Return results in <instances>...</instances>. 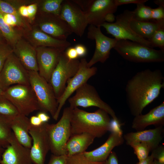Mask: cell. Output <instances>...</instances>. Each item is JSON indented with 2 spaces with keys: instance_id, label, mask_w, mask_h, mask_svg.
I'll list each match as a JSON object with an SVG mask.
<instances>
[{
  "instance_id": "cell-9",
  "label": "cell",
  "mask_w": 164,
  "mask_h": 164,
  "mask_svg": "<svg viewBox=\"0 0 164 164\" xmlns=\"http://www.w3.org/2000/svg\"><path fill=\"white\" fill-rule=\"evenodd\" d=\"M80 60H70L67 57L65 51L62 52L58 63L53 71L49 83L58 99L63 94L67 80L77 72Z\"/></svg>"
},
{
  "instance_id": "cell-39",
  "label": "cell",
  "mask_w": 164,
  "mask_h": 164,
  "mask_svg": "<svg viewBox=\"0 0 164 164\" xmlns=\"http://www.w3.org/2000/svg\"><path fill=\"white\" fill-rule=\"evenodd\" d=\"M151 20L159 21L164 20V8L162 7L152 9Z\"/></svg>"
},
{
  "instance_id": "cell-20",
  "label": "cell",
  "mask_w": 164,
  "mask_h": 164,
  "mask_svg": "<svg viewBox=\"0 0 164 164\" xmlns=\"http://www.w3.org/2000/svg\"><path fill=\"white\" fill-rule=\"evenodd\" d=\"M163 126H161L154 129L129 132L123 137L127 145L134 142L144 143L152 151L159 145L163 139Z\"/></svg>"
},
{
  "instance_id": "cell-40",
  "label": "cell",
  "mask_w": 164,
  "mask_h": 164,
  "mask_svg": "<svg viewBox=\"0 0 164 164\" xmlns=\"http://www.w3.org/2000/svg\"><path fill=\"white\" fill-rule=\"evenodd\" d=\"M67 155H56L52 154L47 164H66Z\"/></svg>"
},
{
  "instance_id": "cell-13",
  "label": "cell",
  "mask_w": 164,
  "mask_h": 164,
  "mask_svg": "<svg viewBox=\"0 0 164 164\" xmlns=\"http://www.w3.org/2000/svg\"><path fill=\"white\" fill-rule=\"evenodd\" d=\"M47 123H43L38 126L31 125L29 131L33 141L30 153L34 164H45L46 155L50 150Z\"/></svg>"
},
{
  "instance_id": "cell-30",
  "label": "cell",
  "mask_w": 164,
  "mask_h": 164,
  "mask_svg": "<svg viewBox=\"0 0 164 164\" xmlns=\"http://www.w3.org/2000/svg\"><path fill=\"white\" fill-rule=\"evenodd\" d=\"M63 0H45L41 5L43 12L60 15Z\"/></svg>"
},
{
  "instance_id": "cell-46",
  "label": "cell",
  "mask_w": 164,
  "mask_h": 164,
  "mask_svg": "<svg viewBox=\"0 0 164 164\" xmlns=\"http://www.w3.org/2000/svg\"><path fill=\"white\" fill-rule=\"evenodd\" d=\"M29 121L31 125L34 126H39L43 123L37 115L31 117Z\"/></svg>"
},
{
  "instance_id": "cell-31",
  "label": "cell",
  "mask_w": 164,
  "mask_h": 164,
  "mask_svg": "<svg viewBox=\"0 0 164 164\" xmlns=\"http://www.w3.org/2000/svg\"><path fill=\"white\" fill-rule=\"evenodd\" d=\"M152 8L143 4H137V7L133 11L134 19L142 22L149 21L151 20Z\"/></svg>"
},
{
  "instance_id": "cell-43",
  "label": "cell",
  "mask_w": 164,
  "mask_h": 164,
  "mask_svg": "<svg viewBox=\"0 0 164 164\" xmlns=\"http://www.w3.org/2000/svg\"><path fill=\"white\" fill-rule=\"evenodd\" d=\"M27 6L28 14V18L30 20H32L34 18L37 11V5L34 3Z\"/></svg>"
},
{
  "instance_id": "cell-49",
  "label": "cell",
  "mask_w": 164,
  "mask_h": 164,
  "mask_svg": "<svg viewBox=\"0 0 164 164\" xmlns=\"http://www.w3.org/2000/svg\"><path fill=\"white\" fill-rule=\"evenodd\" d=\"M115 17L114 13H109L105 16L104 20L105 22L108 23H113L115 21Z\"/></svg>"
},
{
  "instance_id": "cell-6",
  "label": "cell",
  "mask_w": 164,
  "mask_h": 164,
  "mask_svg": "<svg viewBox=\"0 0 164 164\" xmlns=\"http://www.w3.org/2000/svg\"><path fill=\"white\" fill-rule=\"evenodd\" d=\"M133 19V11L125 10L116 16L114 22L110 23L104 22L101 26L118 40H128L152 48L149 41L137 35L131 29L130 23Z\"/></svg>"
},
{
  "instance_id": "cell-45",
  "label": "cell",
  "mask_w": 164,
  "mask_h": 164,
  "mask_svg": "<svg viewBox=\"0 0 164 164\" xmlns=\"http://www.w3.org/2000/svg\"><path fill=\"white\" fill-rule=\"evenodd\" d=\"M78 57H83L87 53V50L85 46L81 44L76 45L74 47Z\"/></svg>"
},
{
  "instance_id": "cell-10",
  "label": "cell",
  "mask_w": 164,
  "mask_h": 164,
  "mask_svg": "<svg viewBox=\"0 0 164 164\" xmlns=\"http://www.w3.org/2000/svg\"><path fill=\"white\" fill-rule=\"evenodd\" d=\"M14 84L30 85L28 71L13 53L0 72V87L4 91Z\"/></svg>"
},
{
  "instance_id": "cell-7",
  "label": "cell",
  "mask_w": 164,
  "mask_h": 164,
  "mask_svg": "<svg viewBox=\"0 0 164 164\" xmlns=\"http://www.w3.org/2000/svg\"><path fill=\"white\" fill-rule=\"evenodd\" d=\"M3 95L17 109L19 114L26 116L40 108L30 85L16 84L4 91Z\"/></svg>"
},
{
  "instance_id": "cell-28",
  "label": "cell",
  "mask_w": 164,
  "mask_h": 164,
  "mask_svg": "<svg viewBox=\"0 0 164 164\" xmlns=\"http://www.w3.org/2000/svg\"><path fill=\"white\" fill-rule=\"evenodd\" d=\"M10 120L0 115V145L5 149L9 145L12 133Z\"/></svg>"
},
{
  "instance_id": "cell-29",
  "label": "cell",
  "mask_w": 164,
  "mask_h": 164,
  "mask_svg": "<svg viewBox=\"0 0 164 164\" xmlns=\"http://www.w3.org/2000/svg\"><path fill=\"white\" fill-rule=\"evenodd\" d=\"M19 114L12 104L3 95L0 96V115L11 119Z\"/></svg>"
},
{
  "instance_id": "cell-27",
  "label": "cell",
  "mask_w": 164,
  "mask_h": 164,
  "mask_svg": "<svg viewBox=\"0 0 164 164\" xmlns=\"http://www.w3.org/2000/svg\"><path fill=\"white\" fill-rule=\"evenodd\" d=\"M0 32L6 43L12 47L21 39L19 33L12 27L9 26L4 22L1 13Z\"/></svg>"
},
{
  "instance_id": "cell-12",
  "label": "cell",
  "mask_w": 164,
  "mask_h": 164,
  "mask_svg": "<svg viewBox=\"0 0 164 164\" xmlns=\"http://www.w3.org/2000/svg\"><path fill=\"white\" fill-rule=\"evenodd\" d=\"M100 28L89 25L88 28L87 38L94 40L96 43L93 55L87 62L88 67H91L98 62L104 63L109 57L111 50L114 47L118 40L105 36L101 32Z\"/></svg>"
},
{
  "instance_id": "cell-53",
  "label": "cell",
  "mask_w": 164,
  "mask_h": 164,
  "mask_svg": "<svg viewBox=\"0 0 164 164\" xmlns=\"http://www.w3.org/2000/svg\"><path fill=\"white\" fill-rule=\"evenodd\" d=\"M5 149L3 148L0 145V161L1 159L2 156V154Z\"/></svg>"
},
{
  "instance_id": "cell-11",
  "label": "cell",
  "mask_w": 164,
  "mask_h": 164,
  "mask_svg": "<svg viewBox=\"0 0 164 164\" xmlns=\"http://www.w3.org/2000/svg\"><path fill=\"white\" fill-rule=\"evenodd\" d=\"M87 63L85 58L81 59L77 72L67 80V85L63 94L57 100L58 105L56 111L53 118L54 120H57L62 107L73 93L82 85L87 83L91 77L96 73L97 70V67H88Z\"/></svg>"
},
{
  "instance_id": "cell-25",
  "label": "cell",
  "mask_w": 164,
  "mask_h": 164,
  "mask_svg": "<svg viewBox=\"0 0 164 164\" xmlns=\"http://www.w3.org/2000/svg\"><path fill=\"white\" fill-rule=\"evenodd\" d=\"M95 138L93 136L87 133L71 135L66 145L67 156L84 153L93 143Z\"/></svg>"
},
{
  "instance_id": "cell-2",
  "label": "cell",
  "mask_w": 164,
  "mask_h": 164,
  "mask_svg": "<svg viewBox=\"0 0 164 164\" xmlns=\"http://www.w3.org/2000/svg\"><path fill=\"white\" fill-rule=\"evenodd\" d=\"M111 131L109 114L99 109L89 112L78 108L72 109L71 120V136L83 133L100 138L108 131Z\"/></svg>"
},
{
  "instance_id": "cell-16",
  "label": "cell",
  "mask_w": 164,
  "mask_h": 164,
  "mask_svg": "<svg viewBox=\"0 0 164 164\" xmlns=\"http://www.w3.org/2000/svg\"><path fill=\"white\" fill-rule=\"evenodd\" d=\"M117 8L114 0H89L84 12L88 25L101 27L105 22L106 15L109 13H114Z\"/></svg>"
},
{
  "instance_id": "cell-17",
  "label": "cell",
  "mask_w": 164,
  "mask_h": 164,
  "mask_svg": "<svg viewBox=\"0 0 164 164\" xmlns=\"http://www.w3.org/2000/svg\"><path fill=\"white\" fill-rule=\"evenodd\" d=\"M9 145L2 154L0 164H33L30 149L24 146L17 141L12 132Z\"/></svg>"
},
{
  "instance_id": "cell-51",
  "label": "cell",
  "mask_w": 164,
  "mask_h": 164,
  "mask_svg": "<svg viewBox=\"0 0 164 164\" xmlns=\"http://www.w3.org/2000/svg\"><path fill=\"white\" fill-rule=\"evenodd\" d=\"M159 7H162L164 8V0H155L153 1Z\"/></svg>"
},
{
  "instance_id": "cell-32",
  "label": "cell",
  "mask_w": 164,
  "mask_h": 164,
  "mask_svg": "<svg viewBox=\"0 0 164 164\" xmlns=\"http://www.w3.org/2000/svg\"><path fill=\"white\" fill-rule=\"evenodd\" d=\"M133 149L135 154L136 155L139 161L147 158L149 155L150 149L145 143L142 142H134L129 144Z\"/></svg>"
},
{
  "instance_id": "cell-52",
  "label": "cell",
  "mask_w": 164,
  "mask_h": 164,
  "mask_svg": "<svg viewBox=\"0 0 164 164\" xmlns=\"http://www.w3.org/2000/svg\"><path fill=\"white\" fill-rule=\"evenodd\" d=\"M6 43V42L5 39L0 32V44Z\"/></svg>"
},
{
  "instance_id": "cell-34",
  "label": "cell",
  "mask_w": 164,
  "mask_h": 164,
  "mask_svg": "<svg viewBox=\"0 0 164 164\" xmlns=\"http://www.w3.org/2000/svg\"><path fill=\"white\" fill-rule=\"evenodd\" d=\"M66 164H104V162L91 161L82 153L70 156H67Z\"/></svg>"
},
{
  "instance_id": "cell-38",
  "label": "cell",
  "mask_w": 164,
  "mask_h": 164,
  "mask_svg": "<svg viewBox=\"0 0 164 164\" xmlns=\"http://www.w3.org/2000/svg\"><path fill=\"white\" fill-rule=\"evenodd\" d=\"M151 155L154 159L164 163V147L163 145H159L152 151Z\"/></svg>"
},
{
  "instance_id": "cell-50",
  "label": "cell",
  "mask_w": 164,
  "mask_h": 164,
  "mask_svg": "<svg viewBox=\"0 0 164 164\" xmlns=\"http://www.w3.org/2000/svg\"><path fill=\"white\" fill-rule=\"evenodd\" d=\"M153 160V157L151 154L146 159L139 161L136 164H151Z\"/></svg>"
},
{
  "instance_id": "cell-41",
  "label": "cell",
  "mask_w": 164,
  "mask_h": 164,
  "mask_svg": "<svg viewBox=\"0 0 164 164\" xmlns=\"http://www.w3.org/2000/svg\"><path fill=\"white\" fill-rule=\"evenodd\" d=\"M148 1V0H114L115 4L118 7L121 5L129 4H135L136 5L144 4Z\"/></svg>"
},
{
  "instance_id": "cell-35",
  "label": "cell",
  "mask_w": 164,
  "mask_h": 164,
  "mask_svg": "<svg viewBox=\"0 0 164 164\" xmlns=\"http://www.w3.org/2000/svg\"><path fill=\"white\" fill-rule=\"evenodd\" d=\"M1 13L4 22L9 26L12 27L15 26H26L22 18L10 14Z\"/></svg>"
},
{
  "instance_id": "cell-18",
  "label": "cell",
  "mask_w": 164,
  "mask_h": 164,
  "mask_svg": "<svg viewBox=\"0 0 164 164\" xmlns=\"http://www.w3.org/2000/svg\"><path fill=\"white\" fill-rule=\"evenodd\" d=\"M44 13V19L39 24L40 30L55 38L67 40L73 33L67 23L60 15Z\"/></svg>"
},
{
  "instance_id": "cell-26",
  "label": "cell",
  "mask_w": 164,
  "mask_h": 164,
  "mask_svg": "<svg viewBox=\"0 0 164 164\" xmlns=\"http://www.w3.org/2000/svg\"><path fill=\"white\" fill-rule=\"evenodd\" d=\"M150 21H139L133 19L130 22V26L136 34L148 40L157 30L164 28V20Z\"/></svg>"
},
{
  "instance_id": "cell-14",
  "label": "cell",
  "mask_w": 164,
  "mask_h": 164,
  "mask_svg": "<svg viewBox=\"0 0 164 164\" xmlns=\"http://www.w3.org/2000/svg\"><path fill=\"white\" fill-rule=\"evenodd\" d=\"M60 17L67 24L73 33L81 37L88 25L85 13L72 1L64 0Z\"/></svg>"
},
{
  "instance_id": "cell-3",
  "label": "cell",
  "mask_w": 164,
  "mask_h": 164,
  "mask_svg": "<svg viewBox=\"0 0 164 164\" xmlns=\"http://www.w3.org/2000/svg\"><path fill=\"white\" fill-rule=\"evenodd\" d=\"M114 49L124 59L138 63L162 62L164 50H156L128 40H118Z\"/></svg>"
},
{
  "instance_id": "cell-55",
  "label": "cell",
  "mask_w": 164,
  "mask_h": 164,
  "mask_svg": "<svg viewBox=\"0 0 164 164\" xmlns=\"http://www.w3.org/2000/svg\"><path fill=\"white\" fill-rule=\"evenodd\" d=\"M4 91L2 90L1 88L0 87V96H1L3 95Z\"/></svg>"
},
{
  "instance_id": "cell-48",
  "label": "cell",
  "mask_w": 164,
  "mask_h": 164,
  "mask_svg": "<svg viewBox=\"0 0 164 164\" xmlns=\"http://www.w3.org/2000/svg\"><path fill=\"white\" fill-rule=\"evenodd\" d=\"M37 116L43 123L47 122L50 118L49 116L46 114V113L43 111L38 113Z\"/></svg>"
},
{
  "instance_id": "cell-22",
  "label": "cell",
  "mask_w": 164,
  "mask_h": 164,
  "mask_svg": "<svg viewBox=\"0 0 164 164\" xmlns=\"http://www.w3.org/2000/svg\"><path fill=\"white\" fill-rule=\"evenodd\" d=\"M164 124V102L152 108L147 113L134 117L132 127L137 131H141L150 125L159 126Z\"/></svg>"
},
{
  "instance_id": "cell-47",
  "label": "cell",
  "mask_w": 164,
  "mask_h": 164,
  "mask_svg": "<svg viewBox=\"0 0 164 164\" xmlns=\"http://www.w3.org/2000/svg\"><path fill=\"white\" fill-rule=\"evenodd\" d=\"M18 12L22 17H28L27 6L22 5L20 6L18 9Z\"/></svg>"
},
{
  "instance_id": "cell-42",
  "label": "cell",
  "mask_w": 164,
  "mask_h": 164,
  "mask_svg": "<svg viewBox=\"0 0 164 164\" xmlns=\"http://www.w3.org/2000/svg\"><path fill=\"white\" fill-rule=\"evenodd\" d=\"M65 52L67 57L70 60L76 59L78 57L74 47H68L67 49V50Z\"/></svg>"
},
{
  "instance_id": "cell-33",
  "label": "cell",
  "mask_w": 164,
  "mask_h": 164,
  "mask_svg": "<svg viewBox=\"0 0 164 164\" xmlns=\"http://www.w3.org/2000/svg\"><path fill=\"white\" fill-rule=\"evenodd\" d=\"M151 43L152 47H158L164 50V28L157 30L148 40Z\"/></svg>"
},
{
  "instance_id": "cell-8",
  "label": "cell",
  "mask_w": 164,
  "mask_h": 164,
  "mask_svg": "<svg viewBox=\"0 0 164 164\" xmlns=\"http://www.w3.org/2000/svg\"><path fill=\"white\" fill-rule=\"evenodd\" d=\"M69 107L72 109L78 107H96L105 111L114 121L119 122L114 111L100 97L94 87L86 83L76 91L75 94L68 99Z\"/></svg>"
},
{
  "instance_id": "cell-54",
  "label": "cell",
  "mask_w": 164,
  "mask_h": 164,
  "mask_svg": "<svg viewBox=\"0 0 164 164\" xmlns=\"http://www.w3.org/2000/svg\"><path fill=\"white\" fill-rule=\"evenodd\" d=\"M151 164H164V163L160 162L154 159Z\"/></svg>"
},
{
  "instance_id": "cell-19",
  "label": "cell",
  "mask_w": 164,
  "mask_h": 164,
  "mask_svg": "<svg viewBox=\"0 0 164 164\" xmlns=\"http://www.w3.org/2000/svg\"><path fill=\"white\" fill-rule=\"evenodd\" d=\"M124 139L120 128L112 131L106 141L94 150L83 153L90 161L95 162H104L108 159L113 149L122 145Z\"/></svg>"
},
{
  "instance_id": "cell-15",
  "label": "cell",
  "mask_w": 164,
  "mask_h": 164,
  "mask_svg": "<svg viewBox=\"0 0 164 164\" xmlns=\"http://www.w3.org/2000/svg\"><path fill=\"white\" fill-rule=\"evenodd\" d=\"M39 75L49 82L62 51L56 48L40 46L36 48Z\"/></svg>"
},
{
  "instance_id": "cell-21",
  "label": "cell",
  "mask_w": 164,
  "mask_h": 164,
  "mask_svg": "<svg viewBox=\"0 0 164 164\" xmlns=\"http://www.w3.org/2000/svg\"><path fill=\"white\" fill-rule=\"evenodd\" d=\"M13 53L29 71H38L36 48L20 39L12 47Z\"/></svg>"
},
{
  "instance_id": "cell-23",
  "label": "cell",
  "mask_w": 164,
  "mask_h": 164,
  "mask_svg": "<svg viewBox=\"0 0 164 164\" xmlns=\"http://www.w3.org/2000/svg\"><path fill=\"white\" fill-rule=\"evenodd\" d=\"M26 116L19 114L10 120L11 129L17 141L24 146L30 149L32 138L29 131L31 126Z\"/></svg>"
},
{
  "instance_id": "cell-36",
  "label": "cell",
  "mask_w": 164,
  "mask_h": 164,
  "mask_svg": "<svg viewBox=\"0 0 164 164\" xmlns=\"http://www.w3.org/2000/svg\"><path fill=\"white\" fill-rule=\"evenodd\" d=\"M13 53L12 47L7 43L0 44V72L9 56Z\"/></svg>"
},
{
  "instance_id": "cell-37",
  "label": "cell",
  "mask_w": 164,
  "mask_h": 164,
  "mask_svg": "<svg viewBox=\"0 0 164 164\" xmlns=\"http://www.w3.org/2000/svg\"><path fill=\"white\" fill-rule=\"evenodd\" d=\"M0 12L10 14L22 18L19 14L18 9L10 2L7 1L0 0Z\"/></svg>"
},
{
  "instance_id": "cell-24",
  "label": "cell",
  "mask_w": 164,
  "mask_h": 164,
  "mask_svg": "<svg viewBox=\"0 0 164 164\" xmlns=\"http://www.w3.org/2000/svg\"><path fill=\"white\" fill-rule=\"evenodd\" d=\"M30 41L36 47L40 46L51 47L57 48L62 51L71 45L67 40H62L55 38L41 31L34 29L30 35Z\"/></svg>"
},
{
  "instance_id": "cell-4",
  "label": "cell",
  "mask_w": 164,
  "mask_h": 164,
  "mask_svg": "<svg viewBox=\"0 0 164 164\" xmlns=\"http://www.w3.org/2000/svg\"><path fill=\"white\" fill-rule=\"evenodd\" d=\"M72 110V109L69 107L63 109L61 118L57 123H47V130L50 150L53 155H67L66 147L71 136Z\"/></svg>"
},
{
  "instance_id": "cell-44",
  "label": "cell",
  "mask_w": 164,
  "mask_h": 164,
  "mask_svg": "<svg viewBox=\"0 0 164 164\" xmlns=\"http://www.w3.org/2000/svg\"><path fill=\"white\" fill-rule=\"evenodd\" d=\"M104 164H119L118 157L115 152H111L107 159L104 162Z\"/></svg>"
},
{
  "instance_id": "cell-5",
  "label": "cell",
  "mask_w": 164,
  "mask_h": 164,
  "mask_svg": "<svg viewBox=\"0 0 164 164\" xmlns=\"http://www.w3.org/2000/svg\"><path fill=\"white\" fill-rule=\"evenodd\" d=\"M28 73L30 86L36 96L40 110L50 113L53 118L58 104L51 86L38 72L28 71Z\"/></svg>"
},
{
  "instance_id": "cell-1",
  "label": "cell",
  "mask_w": 164,
  "mask_h": 164,
  "mask_svg": "<svg viewBox=\"0 0 164 164\" xmlns=\"http://www.w3.org/2000/svg\"><path fill=\"white\" fill-rule=\"evenodd\" d=\"M164 87V77L159 69H146L137 72L127 81L126 102L132 115L141 114L145 107L159 96Z\"/></svg>"
}]
</instances>
